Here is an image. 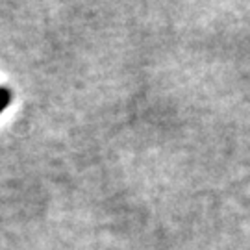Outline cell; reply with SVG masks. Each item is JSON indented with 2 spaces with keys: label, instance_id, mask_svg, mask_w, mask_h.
Instances as JSON below:
<instances>
[{
  "label": "cell",
  "instance_id": "6da1fadb",
  "mask_svg": "<svg viewBox=\"0 0 250 250\" xmlns=\"http://www.w3.org/2000/svg\"><path fill=\"white\" fill-rule=\"evenodd\" d=\"M11 99H13L11 89L6 87V85H0V113H2V111L11 104Z\"/></svg>",
  "mask_w": 250,
  "mask_h": 250
}]
</instances>
